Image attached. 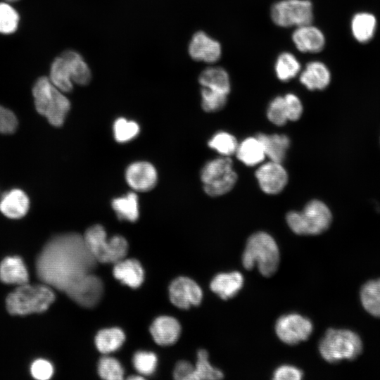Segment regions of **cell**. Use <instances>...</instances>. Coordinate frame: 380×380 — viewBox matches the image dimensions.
Masks as SVG:
<instances>
[{
    "label": "cell",
    "instance_id": "603a6c76",
    "mask_svg": "<svg viewBox=\"0 0 380 380\" xmlns=\"http://www.w3.org/2000/svg\"><path fill=\"white\" fill-rule=\"evenodd\" d=\"M256 137L260 141L265 156L272 161L281 163L290 144L289 137L283 134L267 135L262 133L258 134Z\"/></svg>",
    "mask_w": 380,
    "mask_h": 380
},
{
    "label": "cell",
    "instance_id": "4dcf8cb0",
    "mask_svg": "<svg viewBox=\"0 0 380 380\" xmlns=\"http://www.w3.org/2000/svg\"><path fill=\"white\" fill-rule=\"evenodd\" d=\"M223 376V373L209 362L208 352L204 349L198 350L197 361L190 380L220 379Z\"/></svg>",
    "mask_w": 380,
    "mask_h": 380
},
{
    "label": "cell",
    "instance_id": "f546056e",
    "mask_svg": "<svg viewBox=\"0 0 380 380\" xmlns=\"http://www.w3.org/2000/svg\"><path fill=\"white\" fill-rule=\"evenodd\" d=\"M274 70L277 78L284 82L295 77L300 70V63L288 51L281 52L277 58Z\"/></svg>",
    "mask_w": 380,
    "mask_h": 380
},
{
    "label": "cell",
    "instance_id": "ee69618b",
    "mask_svg": "<svg viewBox=\"0 0 380 380\" xmlns=\"http://www.w3.org/2000/svg\"><path fill=\"white\" fill-rule=\"evenodd\" d=\"M194 367L188 361L181 360L175 367L173 376L177 380H190Z\"/></svg>",
    "mask_w": 380,
    "mask_h": 380
},
{
    "label": "cell",
    "instance_id": "f6af8a7d",
    "mask_svg": "<svg viewBox=\"0 0 380 380\" xmlns=\"http://www.w3.org/2000/svg\"><path fill=\"white\" fill-rule=\"evenodd\" d=\"M144 378L141 376H131L128 377V379H144Z\"/></svg>",
    "mask_w": 380,
    "mask_h": 380
},
{
    "label": "cell",
    "instance_id": "bcb514c9",
    "mask_svg": "<svg viewBox=\"0 0 380 380\" xmlns=\"http://www.w3.org/2000/svg\"><path fill=\"white\" fill-rule=\"evenodd\" d=\"M5 1H6L8 2H14V1H17L18 0H5Z\"/></svg>",
    "mask_w": 380,
    "mask_h": 380
},
{
    "label": "cell",
    "instance_id": "3957f363",
    "mask_svg": "<svg viewBox=\"0 0 380 380\" xmlns=\"http://www.w3.org/2000/svg\"><path fill=\"white\" fill-rule=\"evenodd\" d=\"M37 111L55 127L63 125L70 109V102L49 77H39L32 87Z\"/></svg>",
    "mask_w": 380,
    "mask_h": 380
},
{
    "label": "cell",
    "instance_id": "d4e9b609",
    "mask_svg": "<svg viewBox=\"0 0 380 380\" xmlns=\"http://www.w3.org/2000/svg\"><path fill=\"white\" fill-rule=\"evenodd\" d=\"M376 27V18L369 13H357L354 15L351 20L353 35L357 42L361 43H366L372 39Z\"/></svg>",
    "mask_w": 380,
    "mask_h": 380
},
{
    "label": "cell",
    "instance_id": "8fae6325",
    "mask_svg": "<svg viewBox=\"0 0 380 380\" xmlns=\"http://www.w3.org/2000/svg\"><path fill=\"white\" fill-rule=\"evenodd\" d=\"M171 302L181 309L198 305L203 298L201 287L191 279L179 277L174 279L169 287Z\"/></svg>",
    "mask_w": 380,
    "mask_h": 380
},
{
    "label": "cell",
    "instance_id": "1f68e13d",
    "mask_svg": "<svg viewBox=\"0 0 380 380\" xmlns=\"http://www.w3.org/2000/svg\"><path fill=\"white\" fill-rule=\"evenodd\" d=\"M49 79L58 89L64 93L70 92L73 89L74 83L61 55L56 57L51 63Z\"/></svg>",
    "mask_w": 380,
    "mask_h": 380
},
{
    "label": "cell",
    "instance_id": "ffe728a7",
    "mask_svg": "<svg viewBox=\"0 0 380 380\" xmlns=\"http://www.w3.org/2000/svg\"><path fill=\"white\" fill-rule=\"evenodd\" d=\"M0 280L8 284L18 286L27 283L28 272L23 260L18 257H7L0 264Z\"/></svg>",
    "mask_w": 380,
    "mask_h": 380
},
{
    "label": "cell",
    "instance_id": "e0dca14e",
    "mask_svg": "<svg viewBox=\"0 0 380 380\" xmlns=\"http://www.w3.org/2000/svg\"><path fill=\"white\" fill-rule=\"evenodd\" d=\"M300 82L309 90H322L331 81V73L327 66L321 61L308 63L299 77Z\"/></svg>",
    "mask_w": 380,
    "mask_h": 380
},
{
    "label": "cell",
    "instance_id": "9a60e30c",
    "mask_svg": "<svg viewBox=\"0 0 380 380\" xmlns=\"http://www.w3.org/2000/svg\"><path fill=\"white\" fill-rule=\"evenodd\" d=\"M291 38L297 49L303 53L320 52L326 42L323 32L312 24L297 27Z\"/></svg>",
    "mask_w": 380,
    "mask_h": 380
},
{
    "label": "cell",
    "instance_id": "4316f807",
    "mask_svg": "<svg viewBox=\"0 0 380 380\" xmlns=\"http://www.w3.org/2000/svg\"><path fill=\"white\" fill-rule=\"evenodd\" d=\"M111 205L120 220L135 222L139 217L138 196L134 192L114 198Z\"/></svg>",
    "mask_w": 380,
    "mask_h": 380
},
{
    "label": "cell",
    "instance_id": "d6986e66",
    "mask_svg": "<svg viewBox=\"0 0 380 380\" xmlns=\"http://www.w3.org/2000/svg\"><path fill=\"white\" fill-rule=\"evenodd\" d=\"M243 285V277L237 271L220 273L211 281L212 291L223 300L235 296Z\"/></svg>",
    "mask_w": 380,
    "mask_h": 380
},
{
    "label": "cell",
    "instance_id": "ac0fdd59",
    "mask_svg": "<svg viewBox=\"0 0 380 380\" xmlns=\"http://www.w3.org/2000/svg\"><path fill=\"white\" fill-rule=\"evenodd\" d=\"M150 332L158 344L171 345L178 339L181 332V326L175 318L161 316L153 321L150 327Z\"/></svg>",
    "mask_w": 380,
    "mask_h": 380
},
{
    "label": "cell",
    "instance_id": "484cf974",
    "mask_svg": "<svg viewBox=\"0 0 380 380\" xmlns=\"http://www.w3.org/2000/svg\"><path fill=\"white\" fill-rule=\"evenodd\" d=\"M237 158L245 165L253 166L262 162L265 154L260 141L257 137H250L238 145Z\"/></svg>",
    "mask_w": 380,
    "mask_h": 380
},
{
    "label": "cell",
    "instance_id": "f35d334b",
    "mask_svg": "<svg viewBox=\"0 0 380 380\" xmlns=\"http://www.w3.org/2000/svg\"><path fill=\"white\" fill-rule=\"evenodd\" d=\"M133 365L139 374L150 375L156 368L157 357L151 352L138 351L133 357Z\"/></svg>",
    "mask_w": 380,
    "mask_h": 380
},
{
    "label": "cell",
    "instance_id": "2e32d148",
    "mask_svg": "<svg viewBox=\"0 0 380 380\" xmlns=\"http://www.w3.org/2000/svg\"><path fill=\"white\" fill-rule=\"evenodd\" d=\"M29 206L28 196L19 189H11L0 197V211L11 219L24 217L29 210Z\"/></svg>",
    "mask_w": 380,
    "mask_h": 380
},
{
    "label": "cell",
    "instance_id": "6da1fadb",
    "mask_svg": "<svg viewBox=\"0 0 380 380\" xmlns=\"http://www.w3.org/2000/svg\"><path fill=\"white\" fill-rule=\"evenodd\" d=\"M96 260L83 236L76 233L57 235L44 246L36 260L38 278L70 298L91 274Z\"/></svg>",
    "mask_w": 380,
    "mask_h": 380
},
{
    "label": "cell",
    "instance_id": "83f0119b",
    "mask_svg": "<svg viewBox=\"0 0 380 380\" xmlns=\"http://www.w3.org/2000/svg\"><path fill=\"white\" fill-rule=\"evenodd\" d=\"M360 299L369 314L380 317V279L369 281L362 286Z\"/></svg>",
    "mask_w": 380,
    "mask_h": 380
},
{
    "label": "cell",
    "instance_id": "d590c367",
    "mask_svg": "<svg viewBox=\"0 0 380 380\" xmlns=\"http://www.w3.org/2000/svg\"><path fill=\"white\" fill-rule=\"evenodd\" d=\"M202 108L208 113L216 112L223 108L227 103V94L201 87Z\"/></svg>",
    "mask_w": 380,
    "mask_h": 380
},
{
    "label": "cell",
    "instance_id": "7c38bea8",
    "mask_svg": "<svg viewBox=\"0 0 380 380\" xmlns=\"http://www.w3.org/2000/svg\"><path fill=\"white\" fill-rule=\"evenodd\" d=\"M188 50L192 59L208 63L217 62L222 55L220 42L203 31L193 35Z\"/></svg>",
    "mask_w": 380,
    "mask_h": 380
},
{
    "label": "cell",
    "instance_id": "9c48e42d",
    "mask_svg": "<svg viewBox=\"0 0 380 380\" xmlns=\"http://www.w3.org/2000/svg\"><path fill=\"white\" fill-rule=\"evenodd\" d=\"M272 22L281 27L312 24L313 6L310 0H279L270 8Z\"/></svg>",
    "mask_w": 380,
    "mask_h": 380
},
{
    "label": "cell",
    "instance_id": "e575fe53",
    "mask_svg": "<svg viewBox=\"0 0 380 380\" xmlns=\"http://www.w3.org/2000/svg\"><path fill=\"white\" fill-rule=\"evenodd\" d=\"M208 146L223 156H230L236 153L238 144L236 138L232 134L220 132L210 139Z\"/></svg>",
    "mask_w": 380,
    "mask_h": 380
},
{
    "label": "cell",
    "instance_id": "7402d4cb",
    "mask_svg": "<svg viewBox=\"0 0 380 380\" xmlns=\"http://www.w3.org/2000/svg\"><path fill=\"white\" fill-rule=\"evenodd\" d=\"M113 275L122 284L132 288L139 287L144 281L143 268L135 259H122L115 262Z\"/></svg>",
    "mask_w": 380,
    "mask_h": 380
},
{
    "label": "cell",
    "instance_id": "52a82bcc",
    "mask_svg": "<svg viewBox=\"0 0 380 380\" xmlns=\"http://www.w3.org/2000/svg\"><path fill=\"white\" fill-rule=\"evenodd\" d=\"M331 213L322 202L313 200L301 212L291 211L286 215L287 224L299 235H317L326 231L331 224Z\"/></svg>",
    "mask_w": 380,
    "mask_h": 380
},
{
    "label": "cell",
    "instance_id": "8d00e7d4",
    "mask_svg": "<svg viewBox=\"0 0 380 380\" xmlns=\"http://www.w3.org/2000/svg\"><path fill=\"white\" fill-rule=\"evenodd\" d=\"M99 376L107 380H120L123 378L124 369L116 359L111 357H103L98 365Z\"/></svg>",
    "mask_w": 380,
    "mask_h": 380
},
{
    "label": "cell",
    "instance_id": "d6a6232c",
    "mask_svg": "<svg viewBox=\"0 0 380 380\" xmlns=\"http://www.w3.org/2000/svg\"><path fill=\"white\" fill-rule=\"evenodd\" d=\"M20 16L18 11L8 3H0V34H11L18 27Z\"/></svg>",
    "mask_w": 380,
    "mask_h": 380
},
{
    "label": "cell",
    "instance_id": "ab89813d",
    "mask_svg": "<svg viewBox=\"0 0 380 380\" xmlns=\"http://www.w3.org/2000/svg\"><path fill=\"white\" fill-rule=\"evenodd\" d=\"M18 127L15 115L9 109L0 105V134H9Z\"/></svg>",
    "mask_w": 380,
    "mask_h": 380
},
{
    "label": "cell",
    "instance_id": "277c9868",
    "mask_svg": "<svg viewBox=\"0 0 380 380\" xmlns=\"http://www.w3.org/2000/svg\"><path fill=\"white\" fill-rule=\"evenodd\" d=\"M55 300V294L49 286L42 284L18 286L6 298V308L13 315H26L46 311Z\"/></svg>",
    "mask_w": 380,
    "mask_h": 380
},
{
    "label": "cell",
    "instance_id": "836d02e7",
    "mask_svg": "<svg viewBox=\"0 0 380 380\" xmlns=\"http://www.w3.org/2000/svg\"><path fill=\"white\" fill-rule=\"evenodd\" d=\"M139 125L124 118H118L113 124L115 139L119 143H126L135 138L139 133Z\"/></svg>",
    "mask_w": 380,
    "mask_h": 380
},
{
    "label": "cell",
    "instance_id": "f1b7e54d",
    "mask_svg": "<svg viewBox=\"0 0 380 380\" xmlns=\"http://www.w3.org/2000/svg\"><path fill=\"white\" fill-rule=\"evenodd\" d=\"M124 341L123 331L117 327L102 329L98 332L95 338L97 349L104 354L118 350Z\"/></svg>",
    "mask_w": 380,
    "mask_h": 380
},
{
    "label": "cell",
    "instance_id": "7bdbcfd3",
    "mask_svg": "<svg viewBox=\"0 0 380 380\" xmlns=\"http://www.w3.org/2000/svg\"><path fill=\"white\" fill-rule=\"evenodd\" d=\"M286 101L288 120L296 121L300 118L303 112L302 103L297 96L287 94L284 96Z\"/></svg>",
    "mask_w": 380,
    "mask_h": 380
},
{
    "label": "cell",
    "instance_id": "b9f144b4",
    "mask_svg": "<svg viewBox=\"0 0 380 380\" xmlns=\"http://www.w3.org/2000/svg\"><path fill=\"white\" fill-rule=\"evenodd\" d=\"M303 372L292 365H281L273 373L272 379L274 380H300L303 378Z\"/></svg>",
    "mask_w": 380,
    "mask_h": 380
},
{
    "label": "cell",
    "instance_id": "ba28073f",
    "mask_svg": "<svg viewBox=\"0 0 380 380\" xmlns=\"http://www.w3.org/2000/svg\"><path fill=\"white\" fill-rule=\"evenodd\" d=\"M201 179L205 193L218 196L229 192L235 185L237 175L229 158H219L208 161L202 168Z\"/></svg>",
    "mask_w": 380,
    "mask_h": 380
},
{
    "label": "cell",
    "instance_id": "5bb4252c",
    "mask_svg": "<svg viewBox=\"0 0 380 380\" xmlns=\"http://www.w3.org/2000/svg\"><path fill=\"white\" fill-rule=\"evenodd\" d=\"M261 189L268 194H277L282 191L288 181V175L281 163L268 162L255 172Z\"/></svg>",
    "mask_w": 380,
    "mask_h": 380
},
{
    "label": "cell",
    "instance_id": "5b68a950",
    "mask_svg": "<svg viewBox=\"0 0 380 380\" xmlns=\"http://www.w3.org/2000/svg\"><path fill=\"white\" fill-rule=\"evenodd\" d=\"M362 350L361 338L355 332L348 329H329L319 343L320 355L330 363L353 360Z\"/></svg>",
    "mask_w": 380,
    "mask_h": 380
},
{
    "label": "cell",
    "instance_id": "44dd1931",
    "mask_svg": "<svg viewBox=\"0 0 380 380\" xmlns=\"http://www.w3.org/2000/svg\"><path fill=\"white\" fill-rule=\"evenodd\" d=\"M74 84L86 85L91 78V70L82 56L77 51L68 50L61 54Z\"/></svg>",
    "mask_w": 380,
    "mask_h": 380
},
{
    "label": "cell",
    "instance_id": "30bf717a",
    "mask_svg": "<svg viewBox=\"0 0 380 380\" xmlns=\"http://www.w3.org/2000/svg\"><path fill=\"white\" fill-rule=\"evenodd\" d=\"M313 330L312 322L297 313L281 316L276 322L275 332L279 338L289 345L306 341Z\"/></svg>",
    "mask_w": 380,
    "mask_h": 380
},
{
    "label": "cell",
    "instance_id": "74e56055",
    "mask_svg": "<svg viewBox=\"0 0 380 380\" xmlns=\"http://www.w3.org/2000/svg\"><path fill=\"white\" fill-rule=\"evenodd\" d=\"M267 115L276 125H284L288 120L287 108L284 96H277L270 103Z\"/></svg>",
    "mask_w": 380,
    "mask_h": 380
},
{
    "label": "cell",
    "instance_id": "4fadbf2b",
    "mask_svg": "<svg viewBox=\"0 0 380 380\" xmlns=\"http://www.w3.org/2000/svg\"><path fill=\"white\" fill-rule=\"evenodd\" d=\"M125 179L128 185L137 191L152 189L158 181V173L155 167L146 161H137L130 164L125 171Z\"/></svg>",
    "mask_w": 380,
    "mask_h": 380
},
{
    "label": "cell",
    "instance_id": "60d3db41",
    "mask_svg": "<svg viewBox=\"0 0 380 380\" xmlns=\"http://www.w3.org/2000/svg\"><path fill=\"white\" fill-rule=\"evenodd\" d=\"M32 376L38 380L49 379L53 373L52 365L47 360L39 359L35 360L30 368Z\"/></svg>",
    "mask_w": 380,
    "mask_h": 380
},
{
    "label": "cell",
    "instance_id": "8992f818",
    "mask_svg": "<svg viewBox=\"0 0 380 380\" xmlns=\"http://www.w3.org/2000/svg\"><path fill=\"white\" fill-rule=\"evenodd\" d=\"M83 238L96 262L115 263L124 259L127 253L128 244L126 239L118 235L107 239L106 232L100 224L88 228Z\"/></svg>",
    "mask_w": 380,
    "mask_h": 380
},
{
    "label": "cell",
    "instance_id": "cb8c5ba5",
    "mask_svg": "<svg viewBox=\"0 0 380 380\" xmlns=\"http://www.w3.org/2000/svg\"><path fill=\"white\" fill-rule=\"evenodd\" d=\"M201 87L221 91L230 92L231 84L228 72L219 66H210L204 69L198 77Z\"/></svg>",
    "mask_w": 380,
    "mask_h": 380
},
{
    "label": "cell",
    "instance_id": "7a4b0ae2",
    "mask_svg": "<svg viewBox=\"0 0 380 380\" xmlns=\"http://www.w3.org/2000/svg\"><path fill=\"white\" fill-rule=\"evenodd\" d=\"M242 264L246 270L257 266L264 277L274 274L279 264V251L274 239L263 232L252 234L242 254Z\"/></svg>",
    "mask_w": 380,
    "mask_h": 380
}]
</instances>
